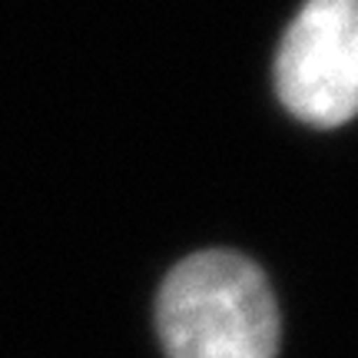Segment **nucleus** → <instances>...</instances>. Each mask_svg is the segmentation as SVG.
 I'll use <instances>...</instances> for the list:
<instances>
[{
	"label": "nucleus",
	"mask_w": 358,
	"mask_h": 358,
	"mask_svg": "<svg viewBox=\"0 0 358 358\" xmlns=\"http://www.w3.org/2000/svg\"><path fill=\"white\" fill-rule=\"evenodd\" d=\"M166 358H275L279 308L256 262L196 252L166 275L156 302Z\"/></svg>",
	"instance_id": "1"
},
{
	"label": "nucleus",
	"mask_w": 358,
	"mask_h": 358,
	"mask_svg": "<svg viewBox=\"0 0 358 358\" xmlns=\"http://www.w3.org/2000/svg\"><path fill=\"white\" fill-rule=\"evenodd\" d=\"M275 93L292 116L332 129L358 106V0H306L275 57Z\"/></svg>",
	"instance_id": "2"
}]
</instances>
